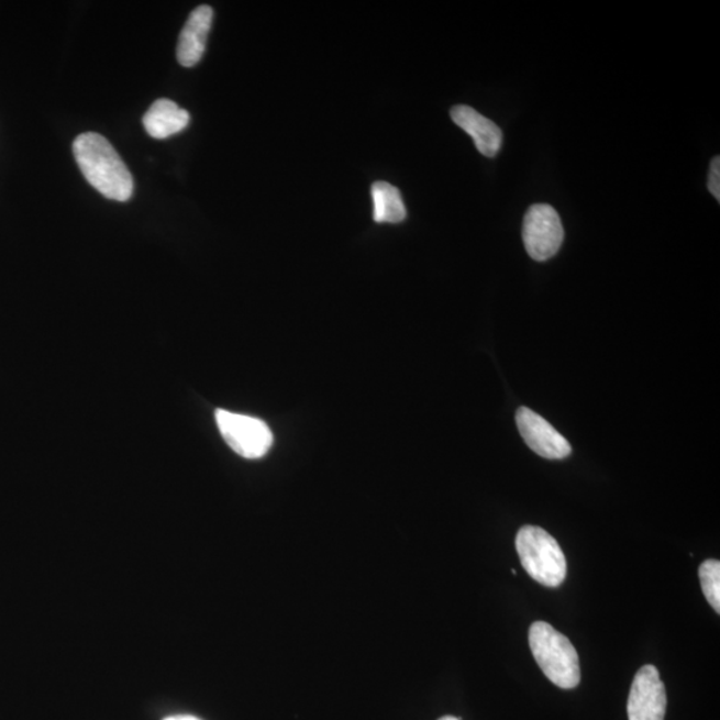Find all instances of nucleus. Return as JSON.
Returning a JSON list of instances; mask_svg holds the SVG:
<instances>
[{
    "instance_id": "obj_14",
    "label": "nucleus",
    "mask_w": 720,
    "mask_h": 720,
    "mask_svg": "<svg viewBox=\"0 0 720 720\" xmlns=\"http://www.w3.org/2000/svg\"><path fill=\"white\" fill-rule=\"evenodd\" d=\"M165 720H199V719L190 716H177V717L167 718Z\"/></svg>"
},
{
    "instance_id": "obj_15",
    "label": "nucleus",
    "mask_w": 720,
    "mask_h": 720,
    "mask_svg": "<svg viewBox=\"0 0 720 720\" xmlns=\"http://www.w3.org/2000/svg\"><path fill=\"white\" fill-rule=\"evenodd\" d=\"M440 720H459V719H458V718H454V717H443V718L440 719Z\"/></svg>"
},
{
    "instance_id": "obj_2",
    "label": "nucleus",
    "mask_w": 720,
    "mask_h": 720,
    "mask_svg": "<svg viewBox=\"0 0 720 720\" xmlns=\"http://www.w3.org/2000/svg\"><path fill=\"white\" fill-rule=\"evenodd\" d=\"M529 642L538 665L555 686L572 690L579 685V656L567 636L546 622H535Z\"/></svg>"
},
{
    "instance_id": "obj_3",
    "label": "nucleus",
    "mask_w": 720,
    "mask_h": 720,
    "mask_svg": "<svg viewBox=\"0 0 720 720\" xmlns=\"http://www.w3.org/2000/svg\"><path fill=\"white\" fill-rule=\"evenodd\" d=\"M516 547L522 566L532 579L546 587H560L566 579V556L547 531L536 525L519 530Z\"/></svg>"
},
{
    "instance_id": "obj_5",
    "label": "nucleus",
    "mask_w": 720,
    "mask_h": 720,
    "mask_svg": "<svg viewBox=\"0 0 720 720\" xmlns=\"http://www.w3.org/2000/svg\"><path fill=\"white\" fill-rule=\"evenodd\" d=\"M522 236L532 259L544 262L553 258L565 240L558 212L549 204L531 206L525 212Z\"/></svg>"
},
{
    "instance_id": "obj_9",
    "label": "nucleus",
    "mask_w": 720,
    "mask_h": 720,
    "mask_svg": "<svg viewBox=\"0 0 720 720\" xmlns=\"http://www.w3.org/2000/svg\"><path fill=\"white\" fill-rule=\"evenodd\" d=\"M456 126L465 130L473 137L475 146L481 155L494 158L502 148L503 134L496 123L481 115L469 106H455L451 110Z\"/></svg>"
},
{
    "instance_id": "obj_13",
    "label": "nucleus",
    "mask_w": 720,
    "mask_h": 720,
    "mask_svg": "<svg viewBox=\"0 0 720 720\" xmlns=\"http://www.w3.org/2000/svg\"><path fill=\"white\" fill-rule=\"evenodd\" d=\"M709 190L713 197L717 198L718 202L720 200V158H713L711 162L710 177H709Z\"/></svg>"
},
{
    "instance_id": "obj_6",
    "label": "nucleus",
    "mask_w": 720,
    "mask_h": 720,
    "mask_svg": "<svg viewBox=\"0 0 720 720\" xmlns=\"http://www.w3.org/2000/svg\"><path fill=\"white\" fill-rule=\"evenodd\" d=\"M667 695L660 672L653 665L643 666L632 682L629 720H665Z\"/></svg>"
},
{
    "instance_id": "obj_1",
    "label": "nucleus",
    "mask_w": 720,
    "mask_h": 720,
    "mask_svg": "<svg viewBox=\"0 0 720 720\" xmlns=\"http://www.w3.org/2000/svg\"><path fill=\"white\" fill-rule=\"evenodd\" d=\"M73 152L79 170L103 197L117 202H128L133 197V175L104 136L97 133L80 134L74 141Z\"/></svg>"
},
{
    "instance_id": "obj_7",
    "label": "nucleus",
    "mask_w": 720,
    "mask_h": 720,
    "mask_svg": "<svg viewBox=\"0 0 720 720\" xmlns=\"http://www.w3.org/2000/svg\"><path fill=\"white\" fill-rule=\"evenodd\" d=\"M517 425L528 446L542 458L565 459L572 454L566 437L528 407L518 410Z\"/></svg>"
},
{
    "instance_id": "obj_11",
    "label": "nucleus",
    "mask_w": 720,
    "mask_h": 720,
    "mask_svg": "<svg viewBox=\"0 0 720 720\" xmlns=\"http://www.w3.org/2000/svg\"><path fill=\"white\" fill-rule=\"evenodd\" d=\"M374 221L377 223H400L407 217L402 196L396 186L387 181H375L372 187Z\"/></svg>"
},
{
    "instance_id": "obj_12",
    "label": "nucleus",
    "mask_w": 720,
    "mask_h": 720,
    "mask_svg": "<svg viewBox=\"0 0 720 720\" xmlns=\"http://www.w3.org/2000/svg\"><path fill=\"white\" fill-rule=\"evenodd\" d=\"M699 579L702 591L713 610L720 612V563L709 560L699 567Z\"/></svg>"
},
{
    "instance_id": "obj_4",
    "label": "nucleus",
    "mask_w": 720,
    "mask_h": 720,
    "mask_svg": "<svg viewBox=\"0 0 720 720\" xmlns=\"http://www.w3.org/2000/svg\"><path fill=\"white\" fill-rule=\"evenodd\" d=\"M215 419L225 443L246 459H259L274 443L273 431L258 418L218 410Z\"/></svg>"
},
{
    "instance_id": "obj_10",
    "label": "nucleus",
    "mask_w": 720,
    "mask_h": 720,
    "mask_svg": "<svg viewBox=\"0 0 720 720\" xmlns=\"http://www.w3.org/2000/svg\"><path fill=\"white\" fill-rule=\"evenodd\" d=\"M190 123L189 111L180 109L170 99H158L143 117V126L155 140H166L179 134Z\"/></svg>"
},
{
    "instance_id": "obj_8",
    "label": "nucleus",
    "mask_w": 720,
    "mask_h": 720,
    "mask_svg": "<svg viewBox=\"0 0 720 720\" xmlns=\"http://www.w3.org/2000/svg\"><path fill=\"white\" fill-rule=\"evenodd\" d=\"M214 19L210 5H199L187 19L179 35L177 58L181 66L193 67L199 64L208 45V37Z\"/></svg>"
}]
</instances>
